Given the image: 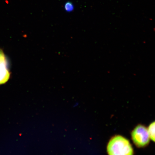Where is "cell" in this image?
Returning a JSON list of instances; mask_svg holds the SVG:
<instances>
[{"instance_id":"cell-1","label":"cell","mask_w":155,"mask_h":155,"mask_svg":"<svg viewBox=\"0 0 155 155\" xmlns=\"http://www.w3.org/2000/svg\"><path fill=\"white\" fill-rule=\"evenodd\" d=\"M107 152L110 155H132L134 152L129 140L120 135L115 136L110 140Z\"/></svg>"},{"instance_id":"cell-2","label":"cell","mask_w":155,"mask_h":155,"mask_svg":"<svg viewBox=\"0 0 155 155\" xmlns=\"http://www.w3.org/2000/svg\"><path fill=\"white\" fill-rule=\"evenodd\" d=\"M131 136L134 143L137 147L146 146L150 142L148 130L144 126H137L132 132Z\"/></svg>"},{"instance_id":"cell-3","label":"cell","mask_w":155,"mask_h":155,"mask_svg":"<svg viewBox=\"0 0 155 155\" xmlns=\"http://www.w3.org/2000/svg\"><path fill=\"white\" fill-rule=\"evenodd\" d=\"M10 73L6 61L0 62V84H4L9 80Z\"/></svg>"},{"instance_id":"cell-4","label":"cell","mask_w":155,"mask_h":155,"mask_svg":"<svg viewBox=\"0 0 155 155\" xmlns=\"http://www.w3.org/2000/svg\"><path fill=\"white\" fill-rule=\"evenodd\" d=\"M150 138L152 140L154 141H155V122H153L151 124L148 129Z\"/></svg>"},{"instance_id":"cell-5","label":"cell","mask_w":155,"mask_h":155,"mask_svg":"<svg viewBox=\"0 0 155 155\" xmlns=\"http://www.w3.org/2000/svg\"><path fill=\"white\" fill-rule=\"evenodd\" d=\"M65 9L67 12H71L74 9V5L70 2L66 3L65 5Z\"/></svg>"},{"instance_id":"cell-6","label":"cell","mask_w":155,"mask_h":155,"mask_svg":"<svg viewBox=\"0 0 155 155\" xmlns=\"http://www.w3.org/2000/svg\"><path fill=\"white\" fill-rule=\"evenodd\" d=\"M6 61L5 57L3 52L0 49V62Z\"/></svg>"}]
</instances>
